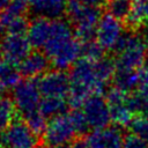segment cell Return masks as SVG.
<instances>
[{
	"label": "cell",
	"mask_w": 148,
	"mask_h": 148,
	"mask_svg": "<svg viewBox=\"0 0 148 148\" xmlns=\"http://www.w3.org/2000/svg\"><path fill=\"white\" fill-rule=\"evenodd\" d=\"M27 31L31 45L42 49L57 69H66L79 61L82 46L67 22L39 16L28 25Z\"/></svg>",
	"instance_id": "cell-1"
},
{
	"label": "cell",
	"mask_w": 148,
	"mask_h": 148,
	"mask_svg": "<svg viewBox=\"0 0 148 148\" xmlns=\"http://www.w3.org/2000/svg\"><path fill=\"white\" fill-rule=\"evenodd\" d=\"M114 73L113 64L108 59L91 60L83 58L79 60L71 71L69 103L80 108L91 95L103 91Z\"/></svg>",
	"instance_id": "cell-2"
},
{
	"label": "cell",
	"mask_w": 148,
	"mask_h": 148,
	"mask_svg": "<svg viewBox=\"0 0 148 148\" xmlns=\"http://www.w3.org/2000/svg\"><path fill=\"white\" fill-rule=\"evenodd\" d=\"M88 130L83 116L80 111L71 114L61 113L53 117L46 125L43 138L46 145L50 147L67 146L76 134L83 133Z\"/></svg>",
	"instance_id": "cell-3"
},
{
	"label": "cell",
	"mask_w": 148,
	"mask_h": 148,
	"mask_svg": "<svg viewBox=\"0 0 148 148\" xmlns=\"http://www.w3.org/2000/svg\"><path fill=\"white\" fill-rule=\"evenodd\" d=\"M67 12L71 21L75 25L76 37L83 43L91 40L96 34V27L99 18L102 17L99 9L84 1L71 0Z\"/></svg>",
	"instance_id": "cell-4"
},
{
	"label": "cell",
	"mask_w": 148,
	"mask_h": 148,
	"mask_svg": "<svg viewBox=\"0 0 148 148\" xmlns=\"http://www.w3.org/2000/svg\"><path fill=\"white\" fill-rule=\"evenodd\" d=\"M116 50V65L118 71H135L145 64L148 46L142 36L131 34L124 36Z\"/></svg>",
	"instance_id": "cell-5"
},
{
	"label": "cell",
	"mask_w": 148,
	"mask_h": 148,
	"mask_svg": "<svg viewBox=\"0 0 148 148\" xmlns=\"http://www.w3.org/2000/svg\"><path fill=\"white\" fill-rule=\"evenodd\" d=\"M106 101L110 108L111 121L118 126L131 125L133 121V114L140 111L138 96H130L127 91L117 87L109 90Z\"/></svg>",
	"instance_id": "cell-6"
},
{
	"label": "cell",
	"mask_w": 148,
	"mask_h": 148,
	"mask_svg": "<svg viewBox=\"0 0 148 148\" xmlns=\"http://www.w3.org/2000/svg\"><path fill=\"white\" fill-rule=\"evenodd\" d=\"M80 108V112L83 116L88 128H92V131L103 130L108 127L111 121L109 103L102 96H89Z\"/></svg>",
	"instance_id": "cell-7"
},
{
	"label": "cell",
	"mask_w": 148,
	"mask_h": 148,
	"mask_svg": "<svg viewBox=\"0 0 148 148\" xmlns=\"http://www.w3.org/2000/svg\"><path fill=\"white\" fill-rule=\"evenodd\" d=\"M37 134L22 121H12L0 133L1 148H35Z\"/></svg>",
	"instance_id": "cell-8"
},
{
	"label": "cell",
	"mask_w": 148,
	"mask_h": 148,
	"mask_svg": "<svg viewBox=\"0 0 148 148\" xmlns=\"http://www.w3.org/2000/svg\"><path fill=\"white\" fill-rule=\"evenodd\" d=\"M42 92L38 88V83L32 80L20 81L18 84L13 88V103L15 109L18 110L24 117L39 110Z\"/></svg>",
	"instance_id": "cell-9"
},
{
	"label": "cell",
	"mask_w": 148,
	"mask_h": 148,
	"mask_svg": "<svg viewBox=\"0 0 148 148\" xmlns=\"http://www.w3.org/2000/svg\"><path fill=\"white\" fill-rule=\"evenodd\" d=\"M124 27L119 18L111 14L103 15L96 27V42L103 50H116L124 38Z\"/></svg>",
	"instance_id": "cell-10"
},
{
	"label": "cell",
	"mask_w": 148,
	"mask_h": 148,
	"mask_svg": "<svg viewBox=\"0 0 148 148\" xmlns=\"http://www.w3.org/2000/svg\"><path fill=\"white\" fill-rule=\"evenodd\" d=\"M124 138L117 127L92 131L76 141L72 148H123Z\"/></svg>",
	"instance_id": "cell-11"
},
{
	"label": "cell",
	"mask_w": 148,
	"mask_h": 148,
	"mask_svg": "<svg viewBox=\"0 0 148 148\" xmlns=\"http://www.w3.org/2000/svg\"><path fill=\"white\" fill-rule=\"evenodd\" d=\"M38 88L44 97L65 98L71 91V80L60 69L46 72L37 81Z\"/></svg>",
	"instance_id": "cell-12"
},
{
	"label": "cell",
	"mask_w": 148,
	"mask_h": 148,
	"mask_svg": "<svg viewBox=\"0 0 148 148\" xmlns=\"http://www.w3.org/2000/svg\"><path fill=\"white\" fill-rule=\"evenodd\" d=\"M31 43L24 34H7L1 40L2 56L7 62L12 65L21 64L29 56Z\"/></svg>",
	"instance_id": "cell-13"
},
{
	"label": "cell",
	"mask_w": 148,
	"mask_h": 148,
	"mask_svg": "<svg viewBox=\"0 0 148 148\" xmlns=\"http://www.w3.org/2000/svg\"><path fill=\"white\" fill-rule=\"evenodd\" d=\"M49 58L42 52H30L20 64V72L28 77L42 76L47 72Z\"/></svg>",
	"instance_id": "cell-14"
},
{
	"label": "cell",
	"mask_w": 148,
	"mask_h": 148,
	"mask_svg": "<svg viewBox=\"0 0 148 148\" xmlns=\"http://www.w3.org/2000/svg\"><path fill=\"white\" fill-rule=\"evenodd\" d=\"M28 29L24 14L7 7L0 14V34H23Z\"/></svg>",
	"instance_id": "cell-15"
},
{
	"label": "cell",
	"mask_w": 148,
	"mask_h": 148,
	"mask_svg": "<svg viewBox=\"0 0 148 148\" xmlns=\"http://www.w3.org/2000/svg\"><path fill=\"white\" fill-rule=\"evenodd\" d=\"M32 10L42 17L59 18L67 9V0H31Z\"/></svg>",
	"instance_id": "cell-16"
},
{
	"label": "cell",
	"mask_w": 148,
	"mask_h": 148,
	"mask_svg": "<svg viewBox=\"0 0 148 148\" xmlns=\"http://www.w3.org/2000/svg\"><path fill=\"white\" fill-rule=\"evenodd\" d=\"M66 109L65 98L60 97H44L39 105V111L45 117H56L64 112Z\"/></svg>",
	"instance_id": "cell-17"
},
{
	"label": "cell",
	"mask_w": 148,
	"mask_h": 148,
	"mask_svg": "<svg viewBox=\"0 0 148 148\" xmlns=\"http://www.w3.org/2000/svg\"><path fill=\"white\" fill-rule=\"evenodd\" d=\"M20 82V72L9 62L0 64V84L2 88H15Z\"/></svg>",
	"instance_id": "cell-18"
},
{
	"label": "cell",
	"mask_w": 148,
	"mask_h": 148,
	"mask_svg": "<svg viewBox=\"0 0 148 148\" xmlns=\"http://www.w3.org/2000/svg\"><path fill=\"white\" fill-rule=\"evenodd\" d=\"M114 82L117 88L127 92L140 86L139 75L135 71H118L114 77Z\"/></svg>",
	"instance_id": "cell-19"
},
{
	"label": "cell",
	"mask_w": 148,
	"mask_h": 148,
	"mask_svg": "<svg viewBox=\"0 0 148 148\" xmlns=\"http://www.w3.org/2000/svg\"><path fill=\"white\" fill-rule=\"evenodd\" d=\"M133 0H109L108 10L112 16L121 20L127 18L131 12Z\"/></svg>",
	"instance_id": "cell-20"
},
{
	"label": "cell",
	"mask_w": 148,
	"mask_h": 148,
	"mask_svg": "<svg viewBox=\"0 0 148 148\" xmlns=\"http://www.w3.org/2000/svg\"><path fill=\"white\" fill-rule=\"evenodd\" d=\"M146 2L147 0H133L131 12L127 17L132 25H140L146 20Z\"/></svg>",
	"instance_id": "cell-21"
},
{
	"label": "cell",
	"mask_w": 148,
	"mask_h": 148,
	"mask_svg": "<svg viewBox=\"0 0 148 148\" xmlns=\"http://www.w3.org/2000/svg\"><path fill=\"white\" fill-rule=\"evenodd\" d=\"M15 113V105L7 98H0V130L7 127Z\"/></svg>",
	"instance_id": "cell-22"
},
{
	"label": "cell",
	"mask_w": 148,
	"mask_h": 148,
	"mask_svg": "<svg viewBox=\"0 0 148 148\" xmlns=\"http://www.w3.org/2000/svg\"><path fill=\"white\" fill-rule=\"evenodd\" d=\"M25 118V124L36 133V134H39V133H43L47 123H46V117L39 111H35L28 116L24 117Z\"/></svg>",
	"instance_id": "cell-23"
},
{
	"label": "cell",
	"mask_w": 148,
	"mask_h": 148,
	"mask_svg": "<svg viewBox=\"0 0 148 148\" xmlns=\"http://www.w3.org/2000/svg\"><path fill=\"white\" fill-rule=\"evenodd\" d=\"M131 128L133 131V134L148 142V117L134 118L131 123Z\"/></svg>",
	"instance_id": "cell-24"
},
{
	"label": "cell",
	"mask_w": 148,
	"mask_h": 148,
	"mask_svg": "<svg viewBox=\"0 0 148 148\" xmlns=\"http://www.w3.org/2000/svg\"><path fill=\"white\" fill-rule=\"evenodd\" d=\"M103 47L94 40H89L84 43L82 46V53L84 54V58L91 59V60H98L103 58Z\"/></svg>",
	"instance_id": "cell-25"
},
{
	"label": "cell",
	"mask_w": 148,
	"mask_h": 148,
	"mask_svg": "<svg viewBox=\"0 0 148 148\" xmlns=\"http://www.w3.org/2000/svg\"><path fill=\"white\" fill-rule=\"evenodd\" d=\"M123 148H148V142L135 134H130L124 139Z\"/></svg>",
	"instance_id": "cell-26"
},
{
	"label": "cell",
	"mask_w": 148,
	"mask_h": 148,
	"mask_svg": "<svg viewBox=\"0 0 148 148\" xmlns=\"http://www.w3.org/2000/svg\"><path fill=\"white\" fill-rule=\"evenodd\" d=\"M139 98V104H140V111H143L148 116V87L141 88V91L139 95H136Z\"/></svg>",
	"instance_id": "cell-27"
},
{
	"label": "cell",
	"mask_w": 148,
	"mask_h": 148,
	"mask_svg": "<svg viewBox=\"0 0 148 148\" xmlns=\"http://www.w3.org/2000/svg\"><path fill=\"white\" fill-rule=\"evenodd\" d=\"M138 75H139V81H140L141 88L148 87V62L147 64H143L139 68Z\"/></svg>",
	"instance_id": "cell-28"
},
{
	"label": "cell",
	"mask_w": 148,
	"mask_h": 148,
	"mask_svg": "<svg viewBox=\"0 0 148 148\" xmlns=\"http://www.w3.org/2000/svg\"><path fill=\"white\" fill-rule=\"evenodd\" d=\"M10 2H12V0H0V14L9 6Z\"/></svg>",
	"instance_id": "cell-29"
},
{
	"label": "cell",
	"mask_w": 148,
	"mask_h": 148,
	"mask_svg": "<svg viewBox=\"0 0 148 148\" xmlns=\"http://www.w3.org/2000/svg\"><path fill=\"white\" fill-rule=\"evenodd\" d=\"M84 2H87V3H89V5H92V6H97V5H99V3H102L104 0H83Z\"/></svg>",
	"instance_id": "cell-30"
},
{
	"label": "cell",
	"mask_w": 148,
	"mask_h": 148,
	"mask_svg": "<svg viewBox=\"0 0 148 148\" xmlns=\"http://www.w3.org/2000/svg\"><path fill=\"white\" fill-rule=\"evenodd\" d=\"M146 20L148 21V0L146 2Z\"/></svg>",
	"instance_id": "cell-31"
},
{
	"label": "cell",
	"mask_w": 148,
	"mask_h": 148,
	"mask_svg": "<svg viewBox=\"0 0 148 148\" xmlns=\"http://www.w3.org/2000/svg\"><path fill=\"white\" fill-rule=\"evenodd\" d=\"M51 148H68L67 146H56V147H51Z\"/></svg>",
	"instance_id": "cell-32"
},
{
	"label": "cell",
	"mask_w": 148,
	"mask_h": 148,
	"mask_svg": "<svg viewBox=\"0 0 148 148\" xmlns=\"http://www.w3.org/2000/svg\"><path fill=\"white\" fill-rule=\"evenodd\" d=\"M1 56H2V51H1V43H0V58H1Z\"/></svg>",
	"instance_id": "cell-33"
},
{
	"label": "cell",
	"mask_w": 148,
	"mask_h": 148,
	"mask_svg": "<svg viewBox=\"0 0 148 148\" xmlns=\"http://www.w3.org/2000/svg\"><path fill=\"white\" fill-rule=\"evenodd\" d=\"M147 46H148V42H147Z\"/></svg>",
	"instance_id": "cell-34"
}]
</instances>
